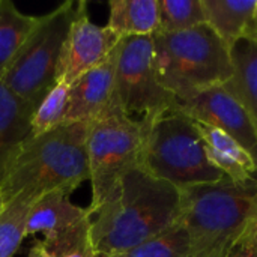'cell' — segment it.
Instances as JSON below:
<instances>
[{
    "instance_id": "7",
    "label": "cell",
    "mask_w": 257,
    "mask_h": 257,
    "mask_svg": "<svg viewBox=\"0 0 257 257\" xmlns=\"http://www.w3.org/2000/svg\"><path fill=\"white\" fill-rule=\"evenodd\" d=\"M143 145V123L123 111L105 116L89 126L87 161L92 202L90 214L113 193L122 176L139 167Z\"/></svg>"
},
{
    "instance_id": "23",
    "label": "cell",
    "mask_w": 257,
    "mask_h": 257,
    "mask_svg": "<svg viewBox=\"0 0 257 257\" xmlns=\"http://www.w3.org/2000/svg\"><path fill=\"white\" fill-rule=\"evenodd\" d=\"M257 226V224H256ZM250 229L247 233H244L227 251L224 257H257V241L254 235V229Z\"/></svg>"
},
{
    "instance_id": "5",
    "label": "cell",
    "mask_w": 257,
    "mask_h": 257,
    "mask_svg": "<svg viewBox=\"0 0 257 257\" xmlns=\"http://www.w3.org/2000/svg\"><path fill=\"white\" fill-rule=\"evenodd\" d=\"M152 39L158 80L178 102L223 86L233 74L229 47L208 24L157 32Z\"/></svg>"
},
{
    "instance_id": "15",
    "label": "cell",
    "mask_w": 257,
    "mask_h": 257,
    "mask_svg": "<svg viewBox=\"0 0 257 257\" xmlns=\"http://www.w3.org/2000/svg\"><path fill=\"white\" fill-rule=\"evenodd\" d=\"M206 24L229 50L247 38L257 17V0H202Z\"/></svg>"
},
{
    "instance_id": "19",
    "label": "cell",
    "mask_w": 257,
    "mask_h": 257,
    "mask_svg": "<svg viewBox=\"0 0 257 257\" xmlns=\"http://www.w3.org/2000/svg\"><path fill=\"white\" fill-rule=\"evenodd\" d=\"M114 257H194L188 230L178 223L166 232Z\"/></svg>"
},
{
    "instance_id": "17",
    "label": "cell",
    "mask_w": 257,
    "mask_h": 257,
    "mask_svg": "<svg viewBox=\"0 0 257 257\" xmlns=\"http://www.w3.org/2000/svg\"><path fill=\"white\" fill-rule=\"evenodd\" d=\"M107 27L120 39L152 36L160 27L158 0H110Z\"/></svg>"
},
{
    "instance_id": "21",
    "label": "cell",
    "mask_w": 257,
    "mask_h": 257,
    "mask_svg": "<svg viewBox=\"0 0 257 257\" xmlns=\"http://www.w3.org/2000/svg\"><path fill=\"white\" fill-rule=\"evenodd\" d=\"M68 98H69V84L63 81H57L33 110L32 114L33 136H41L63 123L68 108Z\"/></svg>"
},
{
    "instance_id": "28",
    "label": "cell",
    "mask_w": 257,
    "mask_h": 257,
    "mask_svg": "<svg viewBox=\"0 0 257 257\" xmlns=\"http://www.w3.org/2000/svg\"><path fill=\"white\" fill-rule=\"evenodd\" d=\"M3 206H5V203H3V200H2V197H0V212H2V209H3Z\"/></svg>"
},
{
    "instance_id": "26",
    "label": "cell",
    "mask_w": 257,
    "mask_h": 257,
    "mask_svg": "<svg viewBox=\"0 0 257 257\" xmlns=\"http://www.w3.org/2000/svg\"><path fill=\"white\" fill-rule=\"evenodd\" d=\"M248 36H257V17H256V20H254V23H253V27H251V30H250Z\"/></svg>"
},
{
    "instance_id": "14",
    "label": "cell",
    "mask_w": 257,
    "mask_h": 257,
    "mask_svg": "<svg viewBox=\"0 0 257 257\" xmlns=\"http://www.w3.org/2000/svg\"><path fill=\"white\" fill-rule=\"evenodd\" d=\"M194 120V119H193ZM206 148L208 160L226 179L233 184H245L257 176V166L251 155L226 133L194 120Z\"/></svg>"
},
{
    "instance_id": "25",
    "label": "cell",
    "mask_w": 257,
    "mask_h": 257,
    "mask_svg": "<svg viewBox=\"0 0 257 257\" xmlns=\"http://www.w3.org/2000/svg\"><path fill=\"white\" fill-rule=\"evenodd\" d=\"M93 253V248L92 247H87V248H83V250H77L74 253H69L63 257H90Z\"/></svg>"
},
{
    "instance_id": "8",
    "label": "cell",
    "mask_w": 257,
    "mask_h": 257,
    "mask_svg": "<svg viewBox=\"0 0 257 257\" xmlns=\"http://www.w3.org/2000/svg\"><path fill=\"white\" fill-rule=\"evenodd\" d=\"M114 98L120 111L151 117L173 105L172 96L160 83L152 36L122 38L114 50Z\"/></svg>"
},
{
    "instance_id": "27",
    "label": "cell",
    "mask_w": 257,
    "mask_h": 257,
    "mask_svg": "<svg viewBox=\"0 0 257 257\" xmlns=\"http://www.w3.org/2000/svg\"><path fill=\"white\" fill-rule=\"evenodd\" d=\"M90 257H114V256H110V254H105V253H99V251H93Z\"/></svg>"
},
{
    "instance_id": "18",
    "label": "cell",
    "mask_w": 257,
    "mask_h": 257,
    "mask_svg": "<svg viewBox=\"0 0 257 257\" xmlns=\"http://www.w3.org/2000/svg\"><path fill=\"white\" fill-rule=\"evenodd\" d=\"M38 17L23 14L12 2L0 0V80L33 32Z\"/></svg>"
},
{
    "instance_id": "12",
    "label": "cell",
    "mask_w": 257,
    "mask_h": 257,
    "mask_svg": "<svg viewBox=\"0 0 257 257\" xmlns=\"http://www.w3.org/2000/svg\"><path fill=\"white\" fill-rule=\"evenodd\" d=\"M116 50V48H114ZM120 111L114 98V51L99 66L78 77L69 86L63 123H93Z\"/></svg>"
},
{
    "instance_id": "11",
    "label": "cell",
    "mask_w": 257,
    "mask_h": 257,
    "mask_svg": "<svg viewBox=\"0 0 257 257\" xmlns=\"http://www.w3.org/2000/svg\"><path fill=\"white\" fill-rule=\"evenodd\" d=\"M191 119L211 125L236 140L257 166V128L245 108L223 87L215 86L176 104Z\"/></svg>"
},
{
    "instance_id": "20",
    "label": "cell",
    "mask_w": 257,
    "mask_h": 257,
    "mask_svg": "<svg viewBox=\"0 0 257 257\" xmlns=\"http://www.w3.org/2000/svg\"><path fill=\"white\" fill-rule=\"evenodd\" d=\"M35 200L18 196L5 203L0 212V257H12L24 241V226Z\"/></svg>"
},
{
    "instance_id": "29",
    "label": "cell",
    "mask_w": 257,
    "mask_h": 257,
    "mask_svg": "<svg viewBox=\"0 0 257 257\" xmlns=\"http://www.w3.org/2000/svg\"><path fill=\"white\" fill-rule=\"evenodd\" d=\"M208 257H224V254H212V256H208Z\"/></svg>"
},
{
    "instance_id": "2",
    "label": "cell",
    "mask_w": 257,
    "mask_h": 257,
    "mask_svg": "<svg viewBox=\"0 0 257 257\" xmlns=\"http://www.w3.org/2000/svg\"><path fill=\"white\" fill-rule=\"evenodd\" d=\"M89 126L90 123H62L48 133L32 136L0 187L3 203L18 196L32 200L50 193L71 196L89 181Z\"/></svg>"
},
{
    "instance_id": "4",
    "label": "cell",
    "mask_w": 257,
    "mask_h": 257,
    "mask_svg": "<svg viewBox=\"0 0 257 257\" xmlns=\"http://www.w3.org/2000/svg\"><path fill=\"white\" fill-rule=\"evenodd\" d=\"M140 120L143 145L139 167L146 173L181 191L224 179L208 160L205 142L194 120L178 105Z\"/></svg>"
},
{
    "instance_id": "1",
    "label": "cell",
    "mask_w": 257,
    "mask_h": 257,
    "mask_svg": "<svg viewBox=\"0 0 257 257\" xmlns=\"http://www.w3.org/2000/svg\"><path fill=\"white\" fill-rule=\"evenodd\" d=\"M90 215L93 251L119 256L181 221L182 191L134 167Z\"/></svg>"
},
{
    "instance_id": "24",
    "label": "cell",
    "mask_w": 257,
    "mask_h": 257,
    "mask_svg": "<svg viewBox=\"0 0 257 257\" xmlns=\"http://www.w3.org/2000/svg\"><path fill=\"white\" fill-rule=\"evenodd\" d=\"M27 257H54L48 250L47 247L44 245L42 241H38L32 245V248L29 250L27 253Z\"/></svg>"
},
{
    "instance_id": "3",
    "label": "cell",
    "mask_w": 257,
    "mask_h": 257,
    "mask_svg": "<svg viewBox=\"0 0 257 257\" xmlns=\"http://www.w3.org/2000/svg\"><path fill=\"white\" fill-rule=\"evenodd\" d=\"M179 223L191 236L194 257L226 254L257 224V176L245 184L224 178L184 190Z\"/></svg>"
},
{
    "instance_id": "31",
    "label": "cell",
    "mask_w": 257,
    "mask_h": 257,
    "mask_svg": "<svg viewBox=\"0 0 257 257\" xmlns=\"http://www.w3.org/2000/svg\"><path fill=\"white\" fill-rule=\"evenodd\" d=\"M250 38H254V39H257V36H250Z\"/></svg>"
},
{
    "instance_id": "22",
    "label": "cell",
    "mask_w": 257,
    "mask_h": 257,
    "mask_svg": "<svg viewBox=\"0 0 257 257\" xmlns=\"http://www.w3.org/2000/svg\"><path fill=\"white\" fill-rule=\"evenodd\" d=\"M158 32H182L206 24L202 0H158Z\"/></svg>"
},
{
    "instance_id": "30",
    "label": "cell",
    "mask_w": 257,
    "mask_h": 257,
    "mask_svg": "<svg viewBox=\"0 0 257 257\" xmlns=\"http://www.w3.org/2000/svg\"><path fill=\"white\" fill-rule=\"evenodd\" d=\"M254 235H256V241H257V226H256V229H254Z\"/></svg>"
},
{
    "instance_id": "13",
    "label": "cell",
    "mask_w": 257,
    "mask_h": 257,
    "mask_svg": "<svg viewBox=\"0 0 257 257\" xmlns=\"http://www.w3.org/2000/svg\"><path fill=\"white\" fill-rule=\"evenodd\" d=\"M33 107L0 80V187L32 134Z\"/></svg>"
},
{
    "instance_id": "16",
    "label": "cell",
    "mask_w": 257,
    "mask_h": 257,
    "mask_svg": "<svg viewBox=\"0 0 257 257\" xmlns=\"http://www.w3.org/2000/svg\"><path fill=\"white\" fill-rule=\"evenodd\" d=\"M233 74L223 87L245 108L257 128V39L242 38L230 48Z\"/></svg>"
},
{
    "instance_id": "10",
    "label": "cell",
    "mask_w": 257,
    "mask_h": 257,
    "mask_svg": "<svg viewBox=\"0 0 257 257\" xmlns=\"http://www.w3.org/2000/svg\"><path fill=\"white\" fill-rule=\"evenodd\" d=\"M120 41L107 26L95 24L87 15V3L78 2L69 26L57 68V81L72 84L78 77L102 65Z\"/></svg>"
},
{
    "instance_id": "9",
    "label": "cell",
    "mask_w": 257,
    "mask_h": 257,
    "mask_svg": "<svg viewBox=\"0 0 257 257\" xmlns=\"http://www.w3.org/2000/svg\"><path fill=\"white\" fill-rule=\"evenodd\" d=\"M90 223L89 209L74 205L68 194L50 193L30 206L24 226V239L42 235L47 250L54 257H63L92 247Z\"/></svg>"
},
{
    "instance_id": "6",
    "label": "cell",
    "mask_w": 257,
    "mask_h": 257,
    "mask_svg": "<svg viewBox=\"0 0 257 257\" xmlns=\"http://www.w3.org/2000/svg\"><path fill=\"white\" fill-rule=\"evenodd\" d=\"M78 2H65L38 17V23L2 77L5 86L20 99L36 108L56 84L59 60Z\"/></svg>"
}]
</instances>
